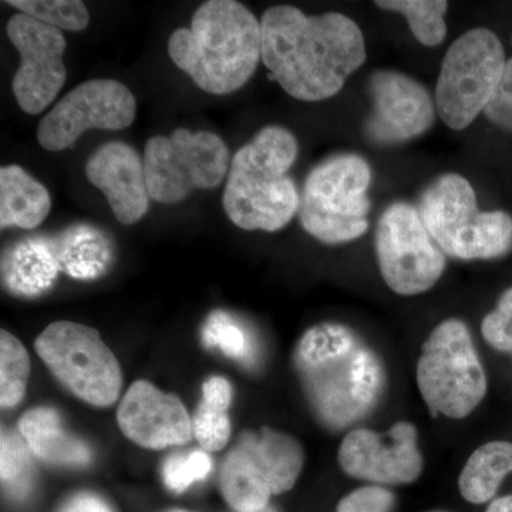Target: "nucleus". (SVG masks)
<instances>
[{
	"label": "nucleus",
	"mask_w": 512,
	"mask_h": 512,
	"mask_svg": "<svg viewBox=\"0 0 512 512\" xmlns=\"http://www.w3.org/2000/svg\"><path fill=\"white\" fill-rule=\"evenodd\" d=\"M512 473V443L490 441L468 458L458 480L464 500L484 504L497 493L501 483Z\"/></svg>",
	"instance_id": "nucleus-22"
},
{
	"label": "nucleus",
	"mask_w": 512,
	"mask_h": 512,
	"mask_svg": "<svg viewBox=\"0 0 512 512\" xmlns=\"http://www.w3.org/2000/svg\"><path fill=\"white\" fill-rule=\"evenodd\" d=\"M60 269L55 242L26 239L10 249L3 261V279L10 291L23 296L45 292L56 281Z\"/></svg>",
	"instance_id": "nucleus-21"
},
{
	"label": "nucleus",
	"mask_w": 512,
	"mask_h": 512,
	"mask_svg": "<svg viewBox=\"0 0 512 512\" xmlns=\"http://www.w3.org/2000/svg\"><path fill=\"white\" fill-rule=\"evenodd\" d=\"M52 210V198L45 185L19 165L0 170V227L35 229Z\"/></svg>",
	"instance_id": "nucleus-20"
},
{
	"label": "nucleus",
	"mask_w": 512,
	"mask_h": 512,
	"mask_svg": "<svg viewBox=\"0 0 512 512\" xmlns=\"http://www.w3.org/2000/svg\"><path fill=\"white\" fill-rule=\"evenodd\" d=\"M60 269L76 279H94L106 271L110 252L106 239L87 227L73 228L55 242Z\"/></svg>",
	"instance_id": "nucleus-23"
},
{
	"label": "nucleus",
	"mask_w": 512,
	"mask_h": 512,
	"mask_svg": "<svg viewBox=\"0 0 512 512\" xmlns=\"http://www.w3.org/2000/svg\"><path fill=\"white\" fill-rule=\"evenodd\" d=\"M417 386L433 413L463 419L483 402L487 377L466 323L448 319L431 332L417 363Z\"/></svg>",
	"instance_id": "nucleus-8"
},
{
	"label": "nucleus",
	"mask_w": 512,
	"mask_h": 512,
	"mask_svg": "<svg viewBox=\"0 0 512 512\" xmlns=\"http://www.w3.org/2000/svg\"><path fill=\"white\" fill-rule=\"evenodd\" d=\"M420 215L444 255L491 259L512 247V220L505 212H480L476 192L466 178L446 174L427 188Z\"/></svg>",
	"instance_id": "nucleus-5"
},
{
	"label": "nucleus",
	"mask_w": 512,
	"mask_h": 512,
	"mask_svg": "<svg viewBox=\"0 0 512 512\" xmlns=\"http://www.w3.org/2000/svg\"><path fill=\"white\" fill-rule=\"evenodd\" d=\"M302 468L301 444L289 434L268 427L245 431L222 463V495L237 512L262 510L272 495L291 490Z\"/></svg>",
	"instance_id": "nucleus-7"
},
{
	"label": "nucleus",
	"mask_w": 512,
	"mask_h": 512,
	"mask_svg": "<svg viewBox=\"0 0 512 512\" xmlns=\"http://www.w3.org/2000/svg\"><path fill=\"white\" fill-rule=\"evenodd\" d=\"M295 366L316 416L332 429L363 419L382 393L379 359L338 323L309 329L296 346Z\"/></svg>",
	"instance_id": "nucleus-2"
},
{
	"label": "nucleus",
	"mask_w": 512,
	"mask_h": 512,
	"mask_svg": "<svg viewBox=\"0 0 512 512\" xmlns=\"http://www.w3.org/2000/svg\"><path fill=\"white\" fill-rule=\"evenodd\" d=\"M376 251L384 282L399 295L429 291L446 268V255L431 238L419 210L404 202L384 211L377 225Z\"/></svg>",
	"instance_id": "nucleus-12"
},
{
	"label": "nucleus",
	"mask_w": 512,
	"mask_h": 512,
	"mask_svg": "<svg viewBox=\"0 0 512 512\" xmlns=\"http://www.w3.org/2000/svg\"><path fill=\"white\" fill-rule=\"evenodd\" d=\"M485 113L498 126L512 128V59L505 63L503 76Z\"/></svg>",
	"instance_id": "nucleus-33"
},
{
	"label": "nucleus",
	"mask_w": 512,
	"mask_h": 512,
	"mask_svg": "<svg viewBox=\"0 0 512 512\" xmlns=\"http://www.w3.org/2000/svg\"><path fill=\"white\" fill-rule=\"evenodd\" d=\"M192 433L207 453L222 450L231 437L228 413L201 402L192 419Z\"/></svg>",
	"instance_id": "nucleus-30"
},
{
	"label": "nucleus",
	"mask_w": 512,
	"mask_h": 512,
	"mask_svg": "<svg viewBox=\"0 0 512 512\" xmlns=\"http://www.w3.org/2000/svg\"><path fill=\"white\" fill-rule=\"evenodd\" d=\"M168 55L204 92H237L262 59L261 22L235 0H208L195 10L190 28L171 35Z\"/></svg>",
	"instance_id": "nucleus-3"
},
{
	"label": "nucleus",
	"mask_w": 512,
	"mask_h": 512,
	"mask_svg": "<svg viewBox=\"0 0 512 512\" xmlns=\"http://www.w3.org/2000/svg\"><path fill=\"white\" fill-rule=\"evenodd\" d=\"M212 467L210 453L202 448L191 453L173 454L164 461V484L174 493H184L192 484L210 476Z\"/></svg>",
	"instance_id": "nucleus-29"
},
{
	"label": "nucleus",
	"mask_w": 512,
	"mask_h": 512,
	"mask_svg": "<svg viewBox=\"0 0 512 512\" xmlns=\"http://www.w3.org/2000/svg\"><path fill=\"white\" fill-rule=\"evenodd\" d=\"M18 429L33 456L46 463L80 467L92 460L89 446L64 429L59 414L49 407H36L23 414Z\"/></svg>",
	"instance_id": "nucleus-19"
},
{
	"label": "nucleus",
	"mask_w": 512,
	"mask_h": 512,
	"mask_svg": "<svg viewBox=\"0 0 512 512\" xmlns=\"http://www.w3.org/2000/svg\"><path fill=\"white\" fill-rule=\"evenodd\" d=\"M505 69L504 49L488 29L458 37L441 64L436 104L453 130L470 126L493 99Z\"/></svg>",
	"instance_id": "nucleus-11"
},
{
	"label": "nucleus",
	"mask_w": 512,
	"mask_h": 512,
	"mask_svg": "<svg viewBox=\"0 0 512 512\" xmlns=\"http://www.w3.org/2000/svg\"><path fill=\"white\" fill-rule=\"evenodd\" d=\"M59 512H113L109 504L99 495L90 493L74 494L64 501Z\"/></svg>",
	"instance_id": "nucleus-35"
},
{
	"label": "nucleus",
	"mask_w": 512,
	"mask_h": 512,
	"mask_svg": "<svg viewBox=\"0 0 512 512\" xmlns=\"http://www.w3.org/2000/svg\"><path fill=\"white\" fill-rule=\"evenodd\" d=\"M485 512H512V494L497 498V500L488 505Z\"/></svg>",
	"instance_id": "nucleus-36"
},
{
	"label": "nucleus",
	"mask_w": 512,
	"mask_h": 512,
	"mask_svg": "<svg viewBox=\"0 0 512 512\" xmlns=\"http://www.w3.org/2000/svg\"><path fill=\"white\" fill-rule=\"evenodd\" d=\"M137 101L117 80L94 79L66 94L37 127V143L57 153L74 146L80 136L93 130H123L136 119Z\"/></svg>",
	"instance_id": "nucleus-13"
},
{
	"label": "nucleus",
	"mask_w": 512,
	"mask_h": 512,
	"mask_svg": "<svg viewBox=\"0 0 512 512\" xmlns=\"http://www.w3.org/2000/svg\"><path fill=\"white\" fill-rule=\"evenodd\" d=\"M170 512H190V511L174 510V511H170Z\"/></svg>",
	"instance_id": "nucleus-38"
},
{
	"label": "nucleus",
	"mask_w": 512,
	"mask_h": 512,
	"mask_svg": "<svg viewBox=\"0 0 512 512\" xmlns=\"http://www.w3.org/2000/svg\"><path fill=\"white\" fill-rule=\"evenodd\" d=\"M372 171L362 157L342 154L323 161L306 178L299 207L303 229L325 244L365 235Z\"/></svg>",
	"instance_id": "nucleus-6"
},
{
	"label": "nucleus",
	"mask_w": 512,
	"mask_h": 512,
	"mask_svg": "<svg viewBox=\"0 0 512 512\" xmlns=\"http://www.w3.org/2000/svg\"><path fill=\"white\" fill-rule=\"evenodd\" d=\"M394 503L393 494L379 485L359 488L346 495L336 512H389Z\"/></svg>",
	"instance_id": "nucleus-32"
},
{
	"label": "nucleus",
	"mask_w": 512,
	"mask_h": 512,
	"mask_svg": "<svg viewBox=\"0 0 512 512\" xmlns=\"http://www.w3.org/2000/svg\"><path fill=\"white\" fill-rule=\"evenodd\" d=\"M6 33L20 56L13 94L20 109L35 116L52 104L66 83V39L62 30L23 13L9 19Z\"/></svg>",
	"instance_id": "nucleus-14"
},
{
	"label": "nucleus",
	"mask_w": 512,
	"mask_h": 512,
	"mask_svg": "<svg viewBox=\"0 0 512 512\" xmlns=\"http://www.w3.org/2000/svg\"><path fill=\"white\" fill-rule=\"evenodd\" d=\"M231 161L227 144L211 131L177 128L170 137L150 138L143 154L148 194L160 204H178L195 190L218 187Z\"/></svg>",
	"instance_id": "nucleus-9"
},
{
	"label": "nucleus",
	"mask_w": 512,
	"mask_h": 512,
	"mask_svg": "<svg viewBox=\"0 0 512 512\" xmlns=\"http://www.w3.org/2000/svg\"><path fill=\"white\" fill-rule=\"evenodd\" d=\"M202 403L228 412L232 402V387L224 377H211L202 384Z\"/></svg>",
	"instance_id": "nucleus-34"
},
{
	"label": "nucleus",
	"mask_w": 512,
	"mask_h": 512,
	"mask_svg": "<svg viewBox=\"0 0 512 512\" xmlns=\"http://www.w3.org/2000/svg\"><path fill=\"white\" fill-rule=\"evenodd\" d=\"M87 180L106 195L117 221L137 224L150 208L143 160L121 141L104 144L87 160Z\"/></svg>",
	"instance_id": "nucleus-18"
},
{
	"label": "nucleus",
	"mask_w": 512,
	"mask_h": 512,
	"mask_svg": "<svg viewBox=\"0 0 512 512\" xmlns=\"http://www.w3.org/2000/svg\"><path fill=\"white\" fill-rule=\"evenodd\" d=\"M117 423L128 440L148 450L184 446L194 437L183 402L146 380H138L124 394Z\"/></svg>",
	"instance_id": "nucleus-17"
},
{
	"label": "nucleus",
	"mask_w": 512,
	"mask_h": 512,
	"mask_svg": "<svg viewBox=\"0 0 512 512\" xmlns=\"http://www.w3.org/2000/svg\"><path fill=\"white\" fill-rule=\"evenodd\" d=\"M23 15L66 32H82L90 23V13L80 0H8Z\"/></svg>",
	"instance_id": "nucleus-26"
},
{
	"label": "nucleus",
	"mask_w": 512,
	"mask_h": 512,
	"mask_svg": "<svg viewBox=\"0 0 512 512\" xmlns=\"http://www.w3.org/2000/svg\"><path fill=\"white\" fill-rule=\"evenodd\" d=\"M370 90L375 106L367 120L366 133L376 143L412 140L433 124V100L412 77L382 70L373 74Z\"/></svg>",
	"instance_id": "nucleus-16"
},
{
	"label": "nucleus",
	"mask_w": 512,
	"mask_h": 512,
	"mask_svg": "<svg viewBox=\"0 0 512 512\" xmlns=\"http://www.w3.org/2000/svg\"><path fill=\"white\" fill-rule=\"evenodd\" d=\"M339 466L356 480L375 484H410L423 471L413 424L399 421L387 433L349 431L339 448Z\"/></svg>",
	"instance_id": "nucleus-15"
},
{
	"label": "nucleus",
	"mask_w": 512,
	"mask_h": 512,
	"mask_svg": "<svg viewBox=\"0 0 512 512\" xmlns=\"http://www.w3.org/2000/svg\"><path fill=\"white\" fill-rule=\"evenodd\" d=\"M202 343L210 349H220L225 356L239 362L251 359V338L244 326L225 312L211 313L201 332Z\"/></svg>",
	"instance_id": "nucleus-28"
},
{
	"label": "nucleus",
	"mask_w": 512,
	"mask_h": 512,
	"mask_svg": "<svg viewBox=\"0 0 512 512\" xmlns=\"http://www.w3.org/2000/svg\"><path fill=\"white\" fill-rule=\"evenodd\" d=\"M481 332L494 349L512 353V289L501 296L497 309L485 316Z\"/></svg>",
	"instance_id": "nucleus-31"
},
{
	"label": "nucleus",
	"mask_w": 512,
	"mask_h": 512,
	"mask_svg": "<svg viewBox=\"0 0 512 512\" xmlns=\"http://www.w3.org/2000/svg\"><path fill=\"white\" fill-rule=\"evenodd\" d=\"M298 141L284 127L262 128L231 161L222 195L229 220L245 231L275 232L299 212L301 197L288 171L298 157Z\"/></svg>",
	"instance_id": "nucleus-4"
},
{
	"label": "nucleus",
	"mask_w": 512,
	"mask_h": 512,
	"mask_svg": "<svg viewBox=\"0 0 512 512\" xmlns=\"http://www.w3.org/2000/svg\"><path fill=\"white\" fill-rule=\"evenodd\" d=\"M382 9L403 13L413 35L424 46H437L446 37L447 26L444 15L448 3L443 0H392L376 2Z\"/></svg>",
	"instance_id": "nucleus-24"
},
{
	"label": "nucleus",
	"mask_w": 512,
	"mask_h": 512,
	"mask_svg": "<svg viewBox=\"0 0 512 512\" xmlns=\"http://www.w3.org/2000/svg\"><path fill=\"white\" fill-rule=\"evenodd\" d=\"M262 62L293 99L320 101L338 94L366 60L365 37L340 13L306 16L274 6L262 16Z\"/></svg>",
	"instance_id": "nucleus-1"
},
{
	"label": "nucleus",
	"mask_w": 512,
	"mask_h": 512,
	"mask_svg": "<svg viewBox=\"0 0 512 512\" xmlns=\"http://www.w3.org/2000/svg\"><path fill=\"white\" fill-rule=\"evenodd\" d=\"M35 348L53 376L83 402L107 407L119 399L120 365L96 329L55 322L40 333Z\"/></svg>",
	"instance_id": "nucleus-10"
},
{
	"label": "nucleus",
	"mask_w": 512,
	"mask_h": 512,
	"mask_svg": "<svg viewBox=\"0 0 512 512\" xmlns=\"http://www.w3.org/2000/svg\"><path fill=\"white\" fill-rule=\"evenodd\" d=\"M30 375V359L25 346L12 333L0 332V404L10 409L20 403L26 393Z\"/></svg>",
	"instance_id": "nucleus-25"
},
{
	"label": "nucleus",
	"mask_w": 512,
	"mask_h": 512,
	"mask_svg": "<svg viewBox=\"0 0 512 512\" xmlns=\"http://www.w3.org/2000/svg\"><path fill=\"white\" fill-rule=\"evenodd\" d=\"M0 444V474L3 484H6L13 497H26L32 485V451L23 437L12 431H2Z\"/></svg>",
	"instance_id": "nucleus-27"
},
{
	"label": "nucleus",
	"mask_w": 512,
	"mask_h": 512,
	"mask_svg": "<svg viewBox=\"0 0 512 512\" xmlns=\"http://www.w3.org/2000/svg\"><path fill=\"white\" fill-rule=\"evenodd\" d=\"M252 512H276V511L274 510V508L269 507V505H268V507L262 508V510L252 511Z\"/></svg>",
	"instance_id": "nucleus-37"
}]
</instances>
